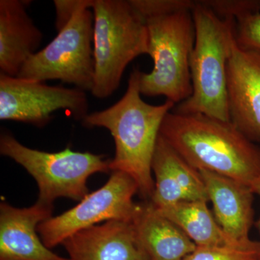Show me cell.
Masks as SVG:
<instances>
[{
    "mask_svg": "<svg viewBox=\"0 0 260 260\" xmlns=\"http://www.w3.org/2000/svg\"><path fill=\"white\" fill-rule=\"evenodd\" d=\"M208 202L204 200L183 201L156 210L175 223L197 246L222 247L244 243L236 242L223 232L208 208Z\"/></svg>",
    "mask_w": 260,
    "mask_h": 260,
    "instance_id": "e0dca14e",
    "label": "cell"
},
{
    "mask_svg": "<svg viewBox=\"0 0 260 260\" xmlns=\"http://www.w3.org/2000/svg\"><path fill=\"white\" fill-rule=\"evenodd\" d=\"M152 172L155 187L150 201L156 209L183 201H209L199 171L188 164L160 135L154 152Z\"/></svg>",
    "mask_w": 260,
    "mask_h": 260,
    "instance_id": "7c38bea8",
    "label": "cell"
},
{
    "mask_svg": "<svg viewBox=\"0 0 260 260\" xmlns=\"http://www.w3.org/2000/svg\"><path fill=\"white\" fill-rule=\"evenodd\" d=\"M26 1L0 0V74L18 77L37 54L43 34L27 12Z\"/></svg>",
    "mask_w": 260,
    "mask_h": 260,
    "instance_id": "9a60e30c",
    "label": "cell"
},
{
    "mask_svg": "<svg viewBox=\"0 0 260 260\" xmlns=\"http://www.w3.org/2000/svg\"><path fill=\"white\" fill-rule=\"evenodd\" d=\"M58 110L83 121L89 114L86 92L0 74V120L44 127Z\"/></svg>",
    "mask_w": 260,
    "mask_h": 260,
    "instance_id": "9c48e42d",
    "label": "cell"
},
{
    "mask_svg": "<svg viewBox=\"0 0 260 260\" xmlns=\"http://www.w3.org/2000/svg\"><path fill=\"white\" fill-rule=\"evenodd\" d=\"M53 205L38 201L28 208L0 205V260H69L51 251L38 226L52 217Z\"/></svg>",
    "mask_w": 260,
    "mask_h": 260,
    "instance_id": "8fae6325",
    "label": "cell"
},
{
    "mask_svg": "<svg viewBox=\"0 0 260 260\" xmlns=\"http://www.w3.org/2000/svg\"><path fill=\"white\" fill-rule=\"evenodd\" d=\"M131 223L138 244L150 260H184L196 249V244L150 200L138 204Z\"/></svg>",
    "mask_w": 260,
    "mask_h": 260,
    "instance_id": "2e32d148",
    "label": "cell"
},
{
    "mask_svg": "<svg viewBox=\"0 0 260 260\" xmlns=\"http://www.w3.org/2000/svg\"><path fill=\"white\" fill-rule=\"evenodd\" d=\"M227 99L231 122L260 143V52L243 49L237 42L228 63Z\"/></svg>",
    "mask_w": 260,
    "mask_h": 260,
    "instance_id": "30bf717a",
    "label": "cell"
},
{
    "mask_svg": "<svg viewBox=\"0 0 260 260\" xmlns=\"http://www.w3.org/2000/svg\"><path fill=\"white\" fill-rule=\"evenodd\" d=\"M69 260H150L133 225L110 220L73 234L63 243Z\"/></svg>",
    "mask_w": 260,
    "mask_h": 260,
    "instance_id": "4fadbf2b",
    "label": "cell"
},
{
    "mask_svg": "<svg viewBox=\"0 0 260 260\" xmlns=\"http://www.w3.org/2000/svg\"><path fill=\"white\" fill-rule=\"evenodd\" d=\"M138 187L125 173L112 172L107 182L89 193L74 208L39 224L38 233L49 249L62 244L73 234L99 225L117 220L131 223L138 204L133 197Z\"/></svg>",
    "mask_w": 260,
    "mask_h": 260,
    "instance_id": "ba28073f",
    "label": "cell"
},
{
    "mask_svg": "<svg viewBox=\"0 0 260 260\" xmlns=\"http://www.w3.org/2000/svg\"><path fill=\"white\" fill-rule=\"evenodd\" d=\"M199 172L219 225L236 242L249 240L254 218V193L251 186L209 171Z\"/></svg>",
    "mask_w": 260,
    "mask_h": 260,
    "instance_id": "5bb4252c",
    "label": "cell"
},
{
    "mask_svg": "<svg viewBox=\"0 0 260 260\" xmlns=\"http://www.w3.org/2000/svg\"><path fill=\"white\" fill-rule=\"evenodd\" d=\"M191 13L195 26L194 45L189 61L192 93L173 111L231 121L227 70L236 43L235 20L221 18L202 1H194Z\"/></svg>",
    "mask_w": 260,
    "mask_h": 260,
    "instance_id": "3957f363",
    "label": "cell"
},
{
    "mask_svg": "<svg viewBox=\"0 0 260 260\" xmlns=\"http://www.w3.org/2000/svg\"><path fill=\"white\" fill-rule=\"evenodd\" d=\"M0 153L20 164L34 177L39 187L38 201L49 205L59 198L81 201L89 194L88 178L111 171L110 160L104 155L70 148L56 153L41 151L21 144L9 133L0 137Z\"/></svg>",
    "mask_w": 260,
    "mask_h": 260,
    "instance_id": "8992f818",
    "label": "cell"
},
{
    "mask_svg": "<svg viewBox=\"0 0 260 260\" xmlns=\"http://www.w3.org/2000/svg\"><path fill=\"white\" fill-rule=\"evenodd\" d=\"M95 75L91 93L110 97L131 61L149 54L146 23L129 0H93Z\"/></svg>",
    "mask_w": 260,
    "mask_h": 260,
    "instance_id": "277c9868",
    "label": "cell"
},
{
    "mask_svg": "<svg viewBox=\"0 0 260 260\" xmlns=\"http://www.w3.org/2000/svg\"><path fill=\"white\" fill-rule=\"evenodd\" d=\"M235 39L239 47L260 52V12L235 19Z\"/></svg>",
    "mask_w": 260,
    "mask_h": 260,
    "instance_id": "d6986e66",
    "label": "cell"
},
{
    "mask_svg": "<svg viewBox=\"0 0 260 260\" xmlns=\"http://www.w3.org/2000/svg\"><path fill=\"white\" fill-rule=\"evenodd\" d=\"M251 189H252L253 192L254 193V194H257L258 196L260 198V175L257 179L254 181V182L253 183L252 185L251 186ZM256 227H257L258 231L259 232L260 235V217L258 221L256 222ZM259 260H260V254H259Z\"/></svg>",
    "mask_w": 260,
    "mask_h": 260,
    "instance_id": "603a6c76",
    "label": "cell"
},
{
    "mask_svg": "<svg viewBox=\"0 0 260 260\" xmlns=\"http://www.w3.org/2000/svg\"><path fill=\"white\" fill-rule=\"evenodd\" d=\"M192 10L146 19L148 55L153 68L142 72L140 90L148 97L165 96L176 106L192 93L189 61L195 42Z\"/></svg>",
    "mask_w": 260,
    "mask_h": 260,
    "instance_id": "5b68a950",
    "label": "cell"
},
{
    "mask_svg": "<svg viewBox=\"0 0 260 260\" xmlns=\"http://www.w3.org/2000/svg\"><path fill=\"white\" fill-rule=\"evenodd\" d=\"M223 18H234L260 12L259 0H207L202 1Z\"/></svg>",
    "mask_w": 260,
    "mask_h": 260,
    "instance_id": "44dd1931",
    "label": "cell"
},
{
    "mask_svg": "<svg viewBox=\"0 0 260 260\" xmlns=\"http://www.w3.org/2000/svg\"><path fill=\"white\" fill-rule=\"evenodd\" d=\"M260 242L249 239L238 245L222 247H201L184 260H259Z\"/></svg>",
    "mask_w": 260,
    "mask_h": 260,
    "instance_id": "ac0fdd59",
    "label": "cell"
},
{
    "mask_svg": "<svg viewBox=\"0 0 260 260\" xmlns=\"http://www.w3.org/2000/svg\"><path fill=\"white\" fill-rule=\"evenodd\" d=\"M144 20L182 10H192L194 1L189 0H129Z\"/></svg>",
    "mask_w": 260,
    "mask_h": 260,
    "instance_id": "ffe728a7",
    "label": "cell"
},
{
    "mask_svg": "<svg viewBox=\"0 0 260 260\" xmlns=\"http://www.w3.org/2000/svg\"><path fill=\"white\" fill-rule=\"evenodd\" d=\"M93 10H80L49 44L23 65L18 78L59 80L91 92L95 75Z\"/></svg>",
    "mask_w": 260,
    "mask_h": 260,
    "instance_id": "52a82bcc",
    "label": "cell"
},
{
    "mask_svg": "<svg viewBox=\"0 0 260 260\" xmlns=\"http://www.w3.org/2000/svg\"><path fill=\"white\" fill-rule=\"evenodd\" d=\"M141 73L134 68L120 100L104 110L89 113L82 124L110 132L115 143V155L109 162L110 170L125 173L133 178L138 193L150 200L155 187L152 161L160 127L166 116L176 105L167 100L160 105L145 102L140 90Z\"/></svg>",
    "mask_w": 260,
    "mask_h": 260,
    "instance_id": "6da1fadb",
    "label": "cell"
},
{
    "mask_svg": "<svg viewBox=\"0 0 260 260\" xmlns=\"http://www.w3.org/2000/svg\"><path fill=\"white\" fill-rule=\"evenodd\" d=\"M160 135L197 170H206L251 186L260 175V145L231 121L201 114L166 116Z\"/></svg>",
    "mask_w": 260,
    "mask_h": 260,
    "instance_id": "7a4b0ae2",
    "label": "cell"
},
{
    "mask_svg": "<svg viewBox=\"0 0 260 260\" xmlns=\"http://www.w3.org/2000/svg\"><path fill=\"white\" fill-rule=\"evenodd\" d=\"M93 0H55V27L58 32L64 28L74 17V15L83 8H92Z\"/></svg>",
    "mask_w": 260,
    "mask_h": 260,
    "instance_id": "7402d4cb",
    "label": "cell"
}]
</instances>
